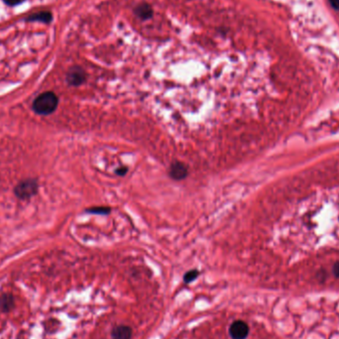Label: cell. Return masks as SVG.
<instances>
[{"label":"cell","instance_id":"cell-1","mask_svg":"<svg viewBox=\"0 0 339 339\" xmlns=\"http://www.w3.org/2000/svg\"><path fill=\"white\" fill-rule=\"evenodd\" d=\"M59 105V97L53 92H46L38 96L33 103L32 109L38 115H50L55 112Z\"/></svg>","mask_w":339,"mask_h":339},{"label":"cell","instance_id":"cell-2","mask_svg":"<svg viewBox=\"0 0 339 339\" xmlns=\"http://www.w3.org/2000/svg\"><path fill=\"white\" fill-rule=\"evenodd\" d=\"M13 192L19 199L28 200L38 194L39 184L35 179H26L19 182L15 186Z\"/></svg>","mask_w":339,"mask_h":339},{"label":"cell","instance_id":"cell-3","mask_svg":"<svg viewBox=\"0 0 339 339\" xmlns=\"http://www.w3.org/2000/svg\"><path fill=\"white\" fill-rule=\"evenodd\" d=\"M66 79L69 86L79 87L87 80V73L84 72L82 68L78 66H73L68 71Z\"/></svg>","mask_w":339,"mask_h":339},{"label":"cell","instance_id":"cell-4","mask_svg":"<svg viewBox=\"0 0 339 339\" xmlns=\"http://www.w3.org/2000/svg\"><path fill=\"white\" fill-rule=\"evenodd\" d=\"M229 334L232 339H245L249 334V326L243 320H236L230 325Z\"/></svg>","mask_w":339,"mask_h":339},{"label":"cell","instance_id":"cell-5","mask_svg":"<svg viewBox=\"0 0 339 339\" xmlns=\"http://www.w3.org/2000/svg\"><path fill=\"white\" fill-rule=\"evenodd\" d=\"M170 176L173 180L182 181L188 176V167L182 162H176L170 169Z\"/></svg>","mask_w":339,"mask_h":339},{"label":"cell","instance_id":"cell-6","mask_svg":"<svg viewBox=\"0 0 339 339\" xmlns=\"http://www.w3.org/2000/svg\"><path fill=\"white\" fill-rule=\"evenodd\" d=\"M134 13L135 15L141 19V20H149L153 17L154 14V10L152 8V6L148 3H141L138 6L135 7L134 9Z\"/></svg>","mask_w":339,"mask_h":339},{"label":"cell","instance_id":"cell-7","mask_svg":"<svg viewBox=\"0 0 339 339\" xmlns=\"http://www.w3.org/2000/svg\"><path fill=\"white\" fill-rule=\"evenodd\" d=\"M26 21H28V22H42V23H45V24H49L53 21V15L50 11H40V12L29 15L26 18Z\"/></svg>","mask_w":339,"mask_h":339},{"label":"cell","instance_id":"cell-8","mask_svg":"<svg viewBox=\"0 0 339 339\" xmlns=\"http://www.w3.org/2000/svg\"><path fill=\"white\" fill-rule=\"evenodd\" d=\"M112 339H131L132 329L127 325L116 326L111 333Z\"/></svg>","mask_w":339,"mask_h":339},{"label":"cell","instance_id":"cell-9","mask_svg":"<svg viewBox=\"0 0 339 339\" xmlns=\"http://www.w3.org/2000/svg\"><path fill=\"white\" fill-rule=\"evenodd\" d=\"M88 213L91 214H96V215H108L110 213V208L109 207H93V208H89Z\"/></svg>","mask_w":339,"mask_h":339},{"label":"cell","instance_id":"cell-10","mask_svg":"<svg viewBox=\"0 0 339 339\" xmlns=\"http://www.w3.org/2000/svg\"><path fill=\"white\" fill-rule=\"evenodd\" d=\"M197 277H198V271H196V270H192V271H189V272L185 275L184 281H185V283L190 284V283H192L193 281H194Z\"/></svg>","mask_w":339,"mask_h":339},{"label":"cell","instance_id":"cell-11","mask_svg":"<svg viewBox=\"0 0 339 339\" xmlns=\"http://www.w3.org/2000/svg\"><path fill=\"white\" fill-rule=\"evenodd\" d=\"M3 1L9 6H15V5L20 4L23 0H3Z\"/></svg>","mask_w":339,"mask_h":339},{"label":"cell","instance_id":"cell-12","mask_svg":"<svg viewBox=\"0 0 339 339\" xmlns=\"http://www.w3.org/2000/svg\"><path fill=\"white\" fill-rule=\"evenodd\" d=\"M328 2L334 10L339 11V0H328Z\"/></svg>","mask_w":339,"mask_h":339},{"label":"cell","instance_id":"cell-13","mask_svg":"<svg viewBox=\"0 0 339 339\" xmlns=\"http://www.w3.org/2000/svg\"><path fill=\"white\" fill-rule=\"evenodd\" d=\"M127 172H128V169H127L126 167H120L116 170V174L118 176H124Z\"/></svg>","mask_w":339,"mask_h":339},{"label":"cell","instance_id":"cell-14","mask_svg":"<svg viewBox=\"0 0 339 339\" xmlns=\"http://www.w3.org/2000/svg\"><path fill=\"white\" fill-rule=\"evenodd\" d=\"M332 272H333V275H334L336 278H339V261L336 262V263L333 265Z\"/></svg>","mask_w":339,"mask_h":339}]
</instances>
